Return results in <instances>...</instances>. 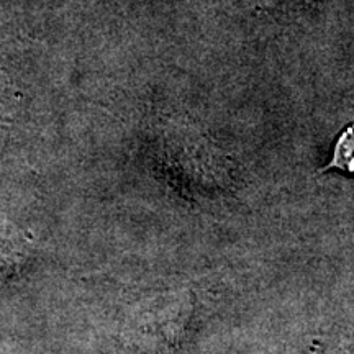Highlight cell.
<instances>
[{"label": "cell", "instance_id": "3957f363", "mask_svg": "<svg viewBox=\"0 0 354 354\" xmlns=\"http://www.w3.org/2000/svg\"><path fill=\"white\" fill-rule=\"evenodd\" d=\"M339 169L354 174V125L348 127L335 145L333 159L323 171Z\"/></svg>", "mask_w": 354, "mask_h": 354}, {"label": "cell", "instance_id": "277c9868", "mask_svg": "<svg viewBox=\"0 0 354 354\" xmlns=\"http://www.w3.org/2000/svg\"><path fill=\"white\" fill-rule=\"evenodd\" d=\"M21 95L13 86L12 79L0 71V125L10 123L20 110Z\"/></svg>", "mask_w": 354, "mask_h": 354}, {"label": "cell", "instance_id": "7a4b0ae2", "mask_svg": "<svg viewBox=\"0 0 354 354\" xmlns=\"http://www.w3.org/2000/svg\"><path fill=\"white\" fill-rule=\"evenodd\" d=\"M33 248V238L26 230L0 218V279L19 276L32 259Z\"/></svg>", "mask_w": 354, "mask_h": 354}, {"label": "cell", "instance_id": "6da1fadb", "mask_svg": "<svg viewBox=\"0 0 354 354\" xmlns=\"http://www.w3.org/2000/svg\"><path fill=\"white\" fill-rule=\"evenodd\" d=\"M184 302L174 299H158L153 302L141 305L135 310L128 323V331L131 336H136L140 342L146 338L166 339L171 343L174 339L176 331H180L184 326Z\"/></svg>", "mask_w": 354, "mask_h": 354}]
</instances>
